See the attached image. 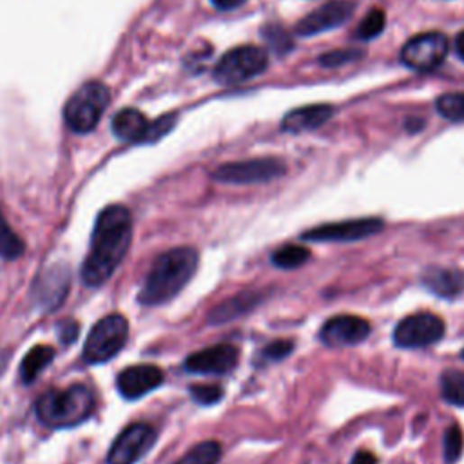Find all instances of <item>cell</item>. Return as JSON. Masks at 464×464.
Here are the masks:
<instances>
[{"instance_id": "1", "label": "cell", "mask_w": 464, "mask_h": 464, "mask_svg": "<svg viewBox=\"0 0 464 464\" xmlns=\"http://www.w3.org/2000/svg\"><path fill=\"white\" fill-rule=\"evenodd\" d=\"M132 238V218L127 207H105L93 227L87 258L82 263V281L87 287L104 285L123 261Z\"/></svg>"}, {"instance_id": "2", "label": "cell", "mask_w": 464, "mask_h": 464, "mask_svg": "<svg viewBox=\"0 0 464 464\" xmlns=\"http://www.w3.org/2000/svg\"><path fill=\"white\" fill-rule=\"evenodd\" d=\"M198 261V250L193 247H177L160 254L138 292V301L145 306H159L171 301L193 279Z\"/></svg>"}, {"instance_id": "3", "label": "cell", "mask_w": 464, "mask_h": 464, "mask_svg": "<svg viewBox=\"0 0 464 464\" xmlns=\"http://www.w3.org/2000/svg\"><path fill=\"white\" fill-rule=\"evenodd\" d=\"M96 399L91 388L73 385L64 390H50L37 401V417L50 428H75L95 412Z\"/></svg>"}, {"instance_id": "4", "label": "cell", "mask_w": 464, "mask_h": 464, "mask_svg": "<svg viewBox=\"0 0 464 464\" xmlns=\"http://www.w3.org/2000/svg\"><path fill=\"white\" fill-rule=\"evenodd\" d=\"M111 102V93L102 82L91 80L82 84L64 107V120L73 132H91Z\"/></svg>"}, {"instance_id": "5", "label": "cell", "mask_w": 464, "mask_h": 464, "mask_svg": "<svg viewBox=\"0 0 464 464\" xmlns=\"http://www.w3.org/2000/svg\"><path fill=\"white\" fill-rule=\"evenodd\" d=\"M129 323L120 314L102 318L89 332L84 345V359L91 365H100L113 359L127 343Z\"/></svg>"}, {"instance_id": "6", "label": "cell", "mask_w": 464, "mask_h": 464, "mask_svg": "<svg viewBox=\"0 0 464 464\" xmlns=\"http://www.w3.org/2000/svg\"><path fill=\"white\" fill-rule=\"evenodd\" d=\"M268 66L267 51L258 46H240L227 51L214 68V78L223 86H234L259 77Z\"/></svg>"}, {"instance_id": "7", "label": "cell", "mask_w": 464, "mask_h": 464, "mask_svg": "<svg viewBox=\"0 0 464 464\" xmlns=\"http://www.w3.org/2000/svg\"><path fill=\"white\" fill-rule=\"evenodd\" d=\"M285 173L287 166L279 159H254L223 164L213 173V178L216 182L231 186H252L272 182L276 178H281Z\"/></svg>"}, {"instance_id": "8", "label": "cell", "mask_w": 464, "mask_h": 464, "mask_svg": "<svg viewBox=\"0 0 464 464\" xmlns=\"http://www.w3.org/2000/svg\"><path fill=\"white\" fill-rule=\"evenodd\" d=\"M444 322L432 313H419L403 318L394 329V343L399 349H426L444 336Z\"/></svg>"}, {"instance_id": "9", "label": "cell", "mask_w": 464, "mask_h": 464, "mask_svg": "<svg viewBox=\"0 0 464 464\" xmlns=\"http://www.w3.org/2000/svg\"><path fill=\"white\" fill-rule=\"evenodd\" d=\"M448 50H450V44L446 35L439 32L421 33L412 37L403 46L401 62L414 71L428 73L444 62Z\"/></svg>"}, {"instance_id": "10", "label": "cell", "mask_w": 464, "mask_h": 464, "mask_svg": "<svg viewBox=\"0 0 464 464\" xmlns=\"http://www.w3.org/2000/svg\"><path fill=\"white\" fill-rule=\"evenodd\" d=\"M385 229V222L379 218H358V220H345L338 223H325L314 227L311 231H305L301 240L305 241H316V243H349L359 241L370 236L379 234Z\"/></svg>"}, {"instance_id": "11", "label": "cell", "mask_w": 464, "mask_h": 464, "mask_svg": "<svg viewBox=\"0 0 464 464\" xmlns=\"http://www.w3.org/2000/svg\"><path fill=\"white\" fill-rule=\"evenodd\" d=\"M157 442V430L145 423L127 426L111 444L109 464H136Z\"/></svg>"}, {"instance_id": "12", "label": "cell", "mask_w": 464, "mask_h": 464, "mask_svg": "<svg viewBox=\"0 0 464 464\" xmlns=\"http://www.w3.org/2000/svg\"><path fill=\"white\" fill-rule=\"evenodd\" d=\"M356 8L358 5L354 0H332V3H327L313 14L305 15L296 24V33L299 37H314L334 28H340L354 15Z\"/></svg>"}, {"instance_id": "13", "label": "cell", "mask_w": 464, "mask_h": 464, "mask_svg": "<svg viewBox=\"0 0 464 464\" xmlns=\"http://www.w3.org/2000/svg\"><path fill=\"white\" fill-rule=\"evenodd\" d=\"M238 349L229 343L214 345L191 354L186 359V370L200 376H225L238 365Z\"/></svg>"}, {"instance_id": "14", "label": "cell", "mask_w": 464, "mask_h": 464, "mask_svg": "<svg viewBox=\"0 0 464 464\" xmlns=\"http://www.w3.org/2000/svg\"><path fill=\"white\" fill-rule=\"evenodd\" d=\"M370 323L359 316H334L323 323L320 340L327 347H352L363 343L370 334Z\"/></svg>"}, {"instance_id": "15", "label": "cell", "mask_w": 464, "mask_h": 464, "mask_svg": "<svg viewBox=\"0 0 464 464\" xmlns=\"http://www.w3.org/2000/svg\"><path fill=\"white\" fill-rule=\"evenodd\" d=\"M164 370L154 365H134L123 368L116 378V388L127 401H136L164 383Z\"/></svg>"}, {"instance_id": "16", "label": "cell", "mask_w": 464, "mask_h": 464, "mask_svg": "<svg viewBox=\"0 0 464 464\" xmlns=\"http://www.w3.org/2000/svg\"><path fill=\"white\" fill-rule=\"evenodd\" d=\"M334 114V107L329 104L305 105L287 113L281 120V131L285 132H306L327 123Z\"/></svg>"}, {"instance_id": "17", "label": "cell", "mask_w": 464, "mask_h": 464, "mask_svg": "<svg viewBox=\"0 0 464 464\" xmlns=\"http://www.w3.org/2000/svg\"><path fill=\"white\" fill-rule=\"evenodd\" d=\"M261 299L263 296L258 290H243L216 305L209 314V323L216 327V325L229 323L232 320H238L240 316H245L250 311H254V308L261 303Z\"/></svg>"}, {"instance_id": "18", "label": "cell", "mask_w": 464, "mask_h": 464, "mask_svg": "<svg viewBox=\"0 0 464 464\" xmlns=\"http://www.w3.org/2000/svg\"><path fill=\"white\" fill-rule=\"evenodd\" d=\"M37 299L44 308H57L69 288V272L66 267H51L37 281Z\"/></svg>"}, {"instance_id": "19", "label": "cell", "mask_w": 464, "mask_h": 464, "mask_svg": "<svg viewBox=\"0 0 464 464\" xmlns=\"http://www.w3.org/2000/svg\"><path fill=\"white\" fill-rule=\"evenodd\" d=\"M149 120L145 118L143 113L138 109H122L114 114L111 122L113 134L120 138L122 141H131V143H143L147 129H149Z\"/></svg>"}, {"instance_id": "20", "label": "cell", "mask_w": 464, "mask_h": 464, "mask_svg": "<svg viewBox=\"0 0 464 464\" xmlns=\"http://www.w3.org/2000/svg\"><path fill=\"white\" fill-rule=\"evenodd\" d=\"M423 285L439 297H457L464 288V279L457 270L442 268V267H430L421 276Z\"/></svg>"}, {"instance_id": "21", "label": "cell", "mask_w": 464, "mask_h": 464, "mask_svg": "<svg viewBox=\"0 0 464 464\" xmlns=\"http://www.w3.org/2000/svg\"><path fill=\"white\" fill-rule=\"evenodd\" d=\"M55 359V349L48 345H37L33 347L21 365V379L26 385H32Z\"/></svg>"}, {"instance_id": "22", "label": "cell", "mask_w": 464, "mask_h": 464, "mask_svg": "<svg viewBox=\"0 0 464 464\" xmlns=\"http://www.w3.org/2000/svg\"><path fill=\"white\" fill-rule=\"evenodd\" d=\"M24 241L21 236L8 225L3 211H0V258L14 261L24 254Z\"/></svg>"}, {"instance_id": "23", "label": "cell", "mask_w": 464, "mask_h": 464, "mask_svg": "<svg viewBox=\"0 0 464 464\" xmlns=\"http://www.w3.org/2000/svg\"><path fill=\"white\" fill-rule=\"evenodd\" d=\"M308 259H311V250L303 245H285L281 249H277L272 254V263L277 268L283 270H292V268H299L301 265H305Z\"/></svg>"}, {"instance_id": "24", "label": "cell", "mask_w": 464, "mask_h": 464, "mask_svg": "<svg viewBox=\"0 0 464 464\" xmlns=\"http://www.w3.org/2000/svg\"><path fill=\"white\" fill-rule=\"evenodd\" d=\"M222 459V446L218 441H204L193 446L177 464H218Z\"/></svg>"}, {"instance_id": "25", "label": "cell", "mask_w": 464, "mask_h": 464, "mask_svg": "<svg viewBox=\"0 0 464 464\" xmlns=\"http://www.w3.org/2000/svg\"><path fill=\"white\" fill-rule=\"evenodd\" d=\"M441 396L450 405L464 406V372H460V370L442 372Z\"/></svg>"}, {"instance_id": "26", "label": "cell", "mask_w": 464, "mask_h": 464, "mask_svg": "<svg viewBox=\"0 0 464 464\" xmlns=\"http://www.w3.org/2000/svg\"><path fill=\"white\" fill-rule=\"evenodd\" d=\"M435 109L450 122H464V93H446L439 96Z\"/></svg>"}, {"instance_id": "27", "label": "cell", "mask_w": 464, "mask_h": 464, "mask_svg": "<svg viewBox=\"0 0 464 464\" xmlns=\"http://www.w3.org/2000/svg\"><path fill=\"white\" fill-rule=\"evenodd\" d=\"M462 450H464V433L459 424H451L444 432V439H442V455L446 464H455L460 459Z\"/></svg>"}, {"instance_id": "28", "label": "cell", "mask_w": 464, "mask_h": 464, "mask_svg": "<svg viewBox=\"0 0 464 464\" xmlns=\"http://www.w3.org/2000/svg\"><path fill=\"white\" fill-rule=\"evenodd\" d=\"M261 37L263 41L268 44V48L276 53V55H287L292 50V39L290 35L285 32V28L277 26V24H267L261 30Z\"/></svg>"}, {"instance_id": "29", "label": "cell", "mask_w": 464, "mask_h": 464, "mask_svg": "<svg viewBox=\"0 0 464 464\" xmlns=\"http://www.w3.org/2000/svg\"><path fill=\"white\" fill-rule=\"evenodd\" d=\"M387 26V17H385V12L381 10H370L367 14V17L359 23L358 26V39L359 41H372V39H378L383 30Z\"/></svg>"}, {"instance_id": "30", "label": "cell", "mask_w": 464, "mask_h": 464, "mask_svg": "<svg viewBox=\"0 0 464 464\" xmlns=\"http://www.w3.org/2000/svg\"><path fill=\"white\" fill-rule=\"evenodd\" d=\"M177 120H178L177 114H164L159 120L150 122L143 143H154V141L162 140L166 134H169L173 131V127L177 125Z\"/></svg>"}, {"instance_id": "31", "label": "cell", "mask_w": 464, "mask_h": 464, "mask_svg": "<svg viewBox=\"0 0 464 464\" xmlns=\"http://www.w3.org/2000/svg\"><path fill=\"white\" fill-rule=\"evenodd\" d=\"M189 394L198 405L211 406V405H216L222 401L223 388L218 385H195V387H191Z\"/></svg>"}, {"instance_id": "32", "label": "cell", "mask_w": 464, "mask_h": 464, "mask_svg": "<svg viewBox=\"0 0 464 464\" xmlns=\"http://www.w3.org/2000/svg\"><path fill=\"white\" fill-rule=\"evenodd\" d=\"M363 53L358 50H336L331 53H325L320 57V64L323 68H340L343 64H349L352 60H356L358 57H361Z\"/></svg>"}, {"instance_id": "33", "label": "cell", "mask_w": 464, "mask_h": 464, "mask_svg": "<svg viewBox=\"0 0 464 464\" xmlns=\"http://www.w3.org/2000/svg\"><path fill=\"white\" fill-rule=\"evenodd\" d=\"M292 350H294V343L290 340H276L263 349L261 356L267 361H283L292 354Z\"/></svg>"}, {"instance_id": "34", "label": "cell", "mask_w": 464, "mask_h": 464, "mask_svg": "<svg viewBox=\"0 0 464 464\" xmlns=\"http://www.w3.org/2000/svg\"><path fill=\"white\" fill-rule=\"evenodd\" d=\"M59 340L62 341V345H71L77 341L78 338V323L75 320H64L59 323Z\"/></svg>"}, {"instance_id": "35", "label": "cell", "mask_w": 464, "mask_h": 464, "mask_svg": "<svg viewBox=\"0 0 464 464\" xmlns=\"http://www.w3.org/2000/svg\"><path fill=\"white\" fill-rule=\"evenodd\" d=\"M350 464H378V457L374 453H370V451L361 450V451L354 453Z\"/></svg>"}, {"instance_id": "36", "label": "cell", "mask_w": 464, "mask_h": 464, "mask_svg": "<svg viewBox=\"0 0 464 464\" xmlns=\"http://www.w3.org/2000/svg\"><path fill=\"white\" fill-rule=\"evenodd\" d=\"M211 3L218 8V10H222V12H231V10H236V8H240L245 0H211Z\"/></svg>"}, {"instance_id": "37", "label": "cell", "mask_w": 464, "mask_h": 464, "mask_svg": "<svg viewBox=\"0 0 464 464\" xmlns=\"http://www.w3.org/2000/svg\"><path fill=\"white\" fill-rule=\"evenodd\" d=\"M455 53H457V57L464 62V30L457 35V39H455Z\"/></svg>"}, {"instance_id": "38", "label": "cell", "mask_w": 464, "mask_h": 464, "mask_svg": "<svg viewBox=\"0 0 464 464\" xmlns=\"http://www.w3.org/2000/svg\"><path fill=\"white\" fill-rule=\"evenodd\" d=\"M460 358H462V359H464V349H462V352H460Z\"/></svg>"}]
</instances>
